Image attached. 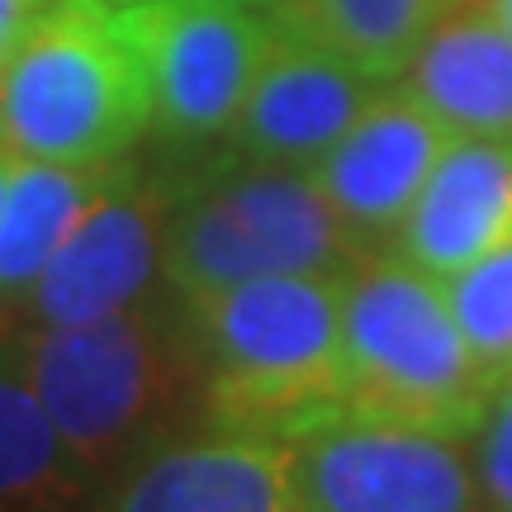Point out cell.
Masks as SVG:
<instances>
[{
  "label": "cell",
  "instance_id": "cell-1",
  "mask_svg": "<svg viewBox=\"0 0 512 512\" xmlns=\"http://www.w3.org/2000/svg\"><path fill=\"white\" fill-rule=\"evenodd\" d=\"M342 275H256L176 299L204 427L294 441L342 418Z\"/></svg>",
  "mask_w": 512,
  "mask_h": 512
},
{
  "label": "cell",
  "instance_id": "cell-2",
  "mask_svg": "<svg viewBox=\"0 0 512 512\" xmlns=\"http://www.w3.org/2000/svg\"><path fill=\"white\" fill-rule=\"evenodd\" d=\"M5 351L95 479H114L128 460L171 441L181 413L200 403L176 294L171 304L152 294L81 328H19Z\"/></svg>",
  "mask_w": 512,
  "mask_h": 512
},
{
  "label": "cell",
  "instance_id": "cell-3",
  "mask_svg": "<svg viewBox=\"0 0 512 512\" xmlns=\"http://www.w3.org/2000/svg\"><path fill=\"white\" fill-rule=\"evenodd\" d=\"M494 389L441 280L394 252H370L342 275V418L470 441Z\"/></svg>",
  "mask_w": 512,
  "mask_h": 512
},
{
  "label": "cell",
  "instance_id": "cell-4",
  "mask_svg": "<svg viewBox=\"0 0 512 512\" xmlns=\"http://www.w3.org/2000/svg\"><path fill=\"white\" fill-rule=\"evenodd\" d=\"M361 256L309 171L219 162L171 185L162 285L176 299L228 290L256 275H342Z\"/></svg>",
  "mask_w": 512,
  "mask_h": 512
},
{
  "label": "cell",
  "instance_id": "cell-5",
  "mask_svg": "<svg viewBox=\"0 0 512 512\" xmlns=\"http://www.w3.org/2000/svg\"><path fill=\"white\" fill-rule=\"evenodd\" d=\"M152 128L143 57L114 0H53L0 81V143L57 166H110Z\"/></svg>",
  "mask_w": 512,
  "mask_h": 512
},
{
  "label": "cell",
  "instance_id": "cell-6",
  "mask_svg": "<svg viewBox=\"0 0 512 512\" xmlns=\"http://www.w3.org/2000/svg\"><path fill=\"white\" fill-rule=\"evenodd\" d=\"M119 19L143 57L162 143H223L271 48L266 10L228 0H133L119 5Z\"/></svg>",
  "mask_w": 512,
  "mask_h": 512
},
{
  "label": "cell",
  "instance_id": "cell-7",
  "mask_svg": "<svg viewBox=\"0 0 512 512\" xmlns=\"http://www.w3.org/2000/svg\"><path fill=\"white\" fill-rule=\"evenodd\" d=\"M299 512H484L460 437L332 418L290 441Z\"/></svg>",
  "mask_w": 512,
  "mask_h": 512
},
{
  "label": "cell",
  "instance_id": "cell-8",
  "mask_svg": "<svg viewBox=\"0 0 512 512\" xmlns=\"http://www.w3.org/2000/svg\"><path fill=\"white\" fill-rule=\"evenodd\" d=\"M171 185L114 162L100 200L24 294V328H81L157 294Z\"/></svg>",
  "mask_w": 512,
  "mask_h": 512
},
{
  "label": "cell",
  "instance_id": "cell-9",
  "mask_svg": "<svg viewBox=\"0 0 512 512\" xmlns=\"http://www.w3.org/2000/svg\"><path fill=\"white\" fill-rule=\"evenodd\" d=\"M451 138L456 133L394 81L332 143L328 157L309 166V176L361 252H389Z\"/></svg>",
  "mask_w": 512,
  "mask_h": 512
},
{
  "label": "cell",
  "instance_id": "cell-10",
  "mask_svg": "<svg viewBox=\"0 0 512 512\" xmlns=\"http://www.w3.org/2000/svg\"><path fill=\"white\" fill-rule=\"evenodd\" d=\"M380 91V81L361 76L342 57L271 24V48L261 57L238 124L223 138V152L242 162L309 171L328 157L332 143L366 114Z\"/></svg>",
  "mask_w": 512,
  "mask_h": 512
},
{
  "label": "cell",
  "instance_id": "cell-11",
  "mask_svg": "<svg viewBox=\"0 0 512 512\" xmlns=\"http://www.w3.org/2000/svg\"><path fill=\"white\" fill-rule=\"evenodd\" d=\"M100 512H299L290 441L209 427L128 460Z\"/></svg>",
  "mask_w": 512,
  "mask_h": 512
},
{
  "label": "cell",
  "instance_id": "cell-12",
  "mask_svg": "<svg viewBox=\"0 0 512 512\" xmlns=\"http://www.w3.org/2000/svg\"><path fill=\"white\" fill-rule=\"evenodd\" d=\"M512 242V138H451L389 252L432 280Z\"/></svg>",
  "mask_w": 512,
  "mask_h": 512
},
{
  "label": "cell",
  "instance_id": "cell-13",
  "mask_svg": "<svg viewBox=\"0 0 512 512\" xmlns=\"http://www.w3.org/2000/svg\"><path fill=\"white\" fill-rule=\"evenodd\" d=\"M399 86L456 138H512V34L484 0L437 19Z\"/></svg>",
  "mask_w": 512,
  "mask_h": 512
},
{
  "label": "cell",
  "instance_id": "cell-14",
  "mask_svg": "<svg viewBox=\"0 0 512 512\" xmlns=\"http://www.w3.org/2000/svg\"><path fill=\"white\" fill-rule=\"evenodd\" d=\"M110 166H57L19 157L0 195V313H15L43 266L100 200Z\"/></svg>",
  "mask_w": 512,
  "mask_h": 512
},
{
  "label": "cell",
  "instance_id": "cell-15",
  "mask_svg": "<svg viewBox=\"0 0 512 512\" xmlns=\"http://www.w3.org/2000/svg\"><path fill=\"white\" fill-rule=\"evenodd\" d=\"M451 5L460 0H271L266 19L370 81L394 86Z\"/></svg>",
  "mask_w": 512,
  "mask_h": 512
},
{
  "label": "cell",
  "instance_id": "cell-16",
  "mask_svg": "<svg viewBox=\"0 0 512 512\" xmlns=\"http://www.w3.org/2000/svg\"><path fill=\"white\" fill-rule=\"evenodd\" d=\"M95 475L0 342V512H81Z\"/></svg>",
  "mask_w": 512,
  "mask_h": 512
},
{
  "label": "cell",
  "instance_id": "cell-17",
  "mask_svg": "<svg viewBox=\"0 0 512 512\" xmlns=\"http://www.w3.org/2000/svg\"><path fill=\"white\" fill-rule=\"evenodd\" d=\"M451 318L494 380L512 375V242L441 280Z\"/></svg>",
  "mask_w": 512,
  "mask_h": 512
},
{
  "label": "cell",
  "instance_id": "cell-18",
  "mask_svg": "<svg viewBox=\"0 0 512 512\" xmlns=\"http://www.w3.org/2000/svg\"><path fill=\"white\" fill-rule=\"evenodd\" d=\"M484 512H512V375H503L489 399V413L470 437Z\"/></svg>",
  "mask_w": 512,
  "mask_h": 512
},
{
  "label": "cell",
  "instance_id": "cell-19",
  "mask_svg": "<svg viewBox=\"0 0 512 512\" xmlns=\"http://www.w3.org/2000/svg\"><path fill=\"white\" fill-rule=\"evenodd\" d=\"M53 0H0V81L10 72L15 53L24 48V38L34 34V24L48 15Z\"/></svg>",
  "mask_w": 512,
  "mask_h": 512
},
{
  "label": "cell",
  "instance_id": "cell-20",
  "mask_svg": "<svg viewBox=\"0 0 512 512\" xmlns=\"http://www.w3.org/2000/svg\"><path fill=\"white\" fill-rule=\"evenodd\" d=\"M484 5L494 10V15H498V24H503V29H508V34H512V0H484Z\"/></svg>",
  "mask_w": 512,
  "mask_h": 512
},
{
  "label": "cell",
  "instance_id": "cell-21",
  "mask_svg": "<svg viewBox=\"0 0 512 512\" xmlns=\"http://www.w3.org/2000/svg\"><path fill=\"white\" fill-rule=\"evenodd\" d=\"M10 166H15V152L0 143V195H5V181H10Z\"/></svg>",
  "mask_w": 512,
  "mask_h": 512
},
{
  "label": "cell",
  "instance_id": "cell-22",
  "mask_svg": "<svg viewBox=\"0 0 512 512\" xmlns=\"http://www.w3.org/2000/svg\"><path fill=\"white\" fill-rule=\"evenodd\" d=\"M114 5H133V0H114ZM228 5H252V10H266L271 0H228Z\"/></svg>",
  "mask_w": 512,
  "mask_h": 512
}]
</instances>
